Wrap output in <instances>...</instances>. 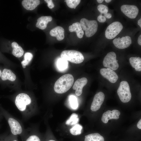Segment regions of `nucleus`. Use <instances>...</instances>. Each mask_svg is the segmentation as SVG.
Wrapping results in <instances>:
<instances>
[{"mask_svg":"<svg viewBox=\"0 0 141 141\" xmlns=\"http://www.w3.org/2000/svg\"><path fill=\"white\" fill-rule=\"evenodd\" d=\"M74 81V78L71 74H67L64 75L55 82L54 86V91L58 94L64 93L70 88Z\"/></svg>","mask_w":141,"mask_h":141,"instance_id":"nucleus-1","label":"nucleus"},{"mask_svg":"<svg viewBox=\"0 0 141 141\" xmlns=\"http://www.w3.org/2000/svg\"><path fill=\"white\" fill-rule=\"evenodd\" d=\"M61 57L71 62L79 64L84 60V57L80 52L73 50H65L61 54Z\"/></svg>","mask_w":141,"mask_h":141,"instance_id":"nucleus-2","label":"nucleus"},{"mask_svg":"<svg viewBox=\"0 0 141 141\" xmlns=\"http://www.w3.org/2000/svg\"><path fill=\"white\" fill-rule=\"evenodd\" d=\"M80 23L83 30L85 31L86 36L88 37L93 36L97 31L98 24L95 20H89L83 18L81 19Z\"/></svg>","mask_w":141,"mask_h":141,"instance_id":"nucleus-3","label":"nucleus"},{"mask_svg":"<svg viewBox=\"0 0 141 141\" xmlns=\"http://www.w3.org/2000/svg\"><path fill=\"white\" fill-rule=\"evenodd\" d=\"M117 92L120 100L122 102H129L131 98V95L129 84L126 81L121 82Z\"/></svg>","mask_w":141,"mask_h":141,"instance_id":"nucleus-4","label":"nucleus"},{"mask_svg":"<svg viewBox=\"0 0 141 141\" xmlns=\"http://www.w3.org/2000/svg\"><path fill=\"white\" fill-rule=\"evenodd\" d=\"M123 27L122 25L120 22H113L107 28L105 32V37L108 39L114 38L120 33Z\"/></svg>","mask_w":141,"mask_h":141,"instance_id":"nucleus-5","label":"nucleus"},{"mask_svg":"<svg viewBox=\"0 0 141 141\" xmlns=\"http://www.w3.org/2000/svg\"><path fill=\"white\" fill-rule=\"evenodd\" d=\"M15 102L18 109L21 111H23L26 110L27 106L31 104V100L27 94L21 93L16 96Z\"/></svg>","mask_w":141,"mask_h":141,"instance_id":"nucleus-6","label":"nucleus"},{"mask_svg":"<svg viewBox=\"0 0 141 141\" xmlns=\"http://www.w3.org/2000/svg\"><path fill=\"white\" fill-rule=\"evenodd\" d=\"M116 57V54L114 52H109L104 58L103 63V66L113 70H117L119 65Z\"/></svg>","mask_w":141,"mask_h":141,"instance_id":"nucleus-7","label":"nucleus"},{"mask_svg":"<svg viewBox=\"0 0 141 141\" xmlns=\"http://www.w3.org/2000/svg\"><path fill=\"white\" fill-rule=\"evenodd\" d=\"M121 9L126 16L131 19L136 18L139 12L138 8L134 5H122L121 7Z\"/></svg>","mask_w":141,"mask_h":141,"instance_id":"nucleus-8","label":"nucleus"},{"mask_svg":"<svg viewBox=\"0 0 141 141\" xmlns=\"http://www.w3.org/2000/svg\"><path fill=\"white\" fill-rule=\"evenodd\" d=\"M113 42L116 47L122 49L129 47L132 43V40L130 37L127 36L115 39Z\"/></svg>","mask_w":141,"mask_h":141,"instance_id":"nucleus-9","label":"nucleus"},{"mask_svg":"<svg viewBox=\"0 0 141 141\" xmlns=\"http://www.w3.org/2000/svg\"><path fill=\"white\" fill-rule=\"evenodd\" d=\"M104 98L105 95L103 92H99L96 94L91 105V110L94 111L98 110L103 103Z\"/></svg>","mask_w":141,"mask_h":141,"instance_id":"nucleus-10","label":"nucleus"},{"mask_svg":"<svg viewBox=\"0 0 141 141\" xmlns=\"http://www.w3.org/2000/svg\"><path fill=\"white\" fill-rule=\"evenodd\" d=\"M101 74L112 83L116 82L118 78L117 74L113 70L109 68H102L100 69Z\"/></svg>","mask_w":141,"mask_h":141,"instance_id":"nucleus-11","label":"nucleus"},{"mask_svg":"<svg viewBox=\"0 0 141 141\" xmlns=\"http://www.w3.org/2000/svg\"><path fill=\"white\" fill-rule=\"evenodd\" d=\"M8 122L12 133L15 135L21 134L22 131V127L19 122L15 119L9 118Z\"/></svg>","mask_w":141,"mask_h":141,"instance_id":"nucleus-12","label":"nucleus"},{"mask_svg":"<svg viewBox=\"0 0 141 141\" xmlns=\"http://www.w3.org/2000/svg\"><path fill=\"white\" fill-rule=\"evenodd\" d=\"M120 114V112L118 110H108L103 114L101 120L103 123H107L109 120L118 119Z\"/></svg>","mask_w":141,"mask_h":141,"instance_id":"nucleus-13","label":"nucleus"},{"mask_svg":"<svg viewBox=\"0 0 141 141\" xmlns=\"http://www.w3.org/2000/svg\"><path fill=\"white\" fill-rule=\"evenodd\" d=\"M87 82V79L83 77L78 79L75 82L73 86V90H75V93L78 96L81 95L82 93L83 87L86 85Z\"/></svg>","mask_w":141,"mask_h":141,"instance_id":"nucleus-14","label":"nucleus"},{"mask_svg":"<svg viewBox=\"0 0 141 141\" xmlns=\"http://www.w3.org/2000/svg\"><path fill=\"white\" fill-rule=\"evenodd\" d=\"M64 30L63 27L57 26L52 29L50 34L52 36L56 37L58 41H61L64 38Z\"/></svg>","mask_w":141,"mask_h":141,"instance_id":"nucleus-15","label":"nucleus"},{"mask_svg":"<svg viewBox=\"0 0 141 141\" xmlns=\"http://www.w3.org/2000/svg\"><path fill=\"white\" fill-rule=\"evenodd\" d=\"M52 17L50 16H42L37 20L36 26L39 29L43 30L46 28L48 23L51 21Z\"/></svg>","mask_w":141,"mask_h":141,"instance_id":"nucleus-16","label":"nucleus"},{"mask_svg":"<svg viewBox=\"0 0 141 141\" xmlns=\"http://www.w3.org/2000/svg\"><path fill=\"white\" fill-rule=\"evenodd\" d=\"M1 77L2 80L4 81L8 80L13 81L16 78V75L12 71L7 68H4L3 70Z\"/></svg>","mask_w":141,"mask_h":141,"instance_id":"nucleus-17","label":"nucleus"},{"mask_svg":"<svg viewBox=\"0 0 141 141\" xmlns=\"http://www.w3.org/2000/svg\"><path fill=\"white\" fill-rule=\"evenodd\" d=\"M69 31L71 32H75L77 36L79 38H82L84 34V32L79 22H77L73 23L69 27Z\"/></svg>","mask_w":141,"mask_h":141,"instance_id":"nucleus-18","label":"nucleus"},{"mask_svg":"<svg viewBox=\"0 0 141 141\" xmlns=\"http://www.w3.org/2000/svg\"><path fill=\"white\" fill-rule=\"evenodd\" d=\"M40 3L39 0H24L22 2L23 7L28 10L34 9Z\"/></svg>","mask_w":141,"mask_h":141,"instance_id":"nucleus-19","label":"nucleus"},{"mask_svg":"<svg viewBox=\"0 0 141 141\" xmlns=\"http://www.w3.org/2000/svg\"><path fill=\"white\" fill-rule=\"evenodd\" d=\"M13 49L12 53L13 55L17 57H20L24 54V51L22 48L16 42H13L11 44Z\"/></svg>","mask_w":141,"mask_h":141,"instance_id":"nucleus-20","label":"nucleus"},{"mask_svg":"<svg viewBox=\"0 0 141 141\" xmlns=\"http://www.w3.org/2000/svg\"><path fill=\"white\" fill-rule=\"evenodd\" d=\"M129 62L132 66L136 71H141V58L139 57H132L129 59Z\"/></svg>","mask_w":141,"mask_h":141,"instance_id":"nucleus-21","label":"nucleus"},{"mask_svg":"<svg viewBox=\"0 0 141 141\" xmlns=\"http://www.w3.org/2000/svg\"><path fill=\"white\" fill-rule=\"evenodd\" d=\"M103 137L98 133H91L85 136L84 141H104Z\"/></svg>","mask_w":141,"mask_h":141,"instance_id":"nucleus-22","label":"nucleus"},{"mask_svg":"<svg viewBox=\"0 0 141 141\" xmlns=\"http://www.w3.org/2000/svg\"><path fill=\"white\" fill-rule=\"evenodd\" d=\"M56 64L58 68L61 70H63L66 69L68 66L67 61L62 58L61 57L57 59Z\"/></svg>","mask_w":141,"mask_h":141,"instance_id":"nucleus-23","label":"nucleus"},{"mask_svg":"<svg viewBox=\"0 0 141 141\" xmlns=\"http://www.w3.org/2000/svg\"><path fill=\"white\" fill-rule=\"evenodd\" d=\"M82 127L79 124H76L71 128L69 130L71 134L76 136L81 134Z\"/></svg>","mask_w":141,"mask_h":141,"instance_id":"nucleus-24","label":"nucleus"},{"mask_svg":"<svg viewBox=\"0 0 141 141\" xmlns=\"http://www.w3.org/2000/svg\"><path fill=\"white\" fill-rule=\"evenodd\" d=\"M24 60L21 62V64L23 68H25L31 61L33 57L32 54L29 52L26 53L24 55Z\"/></svg>","mask_w":141,"mask_h":141,"instance_id":"nucleus-25","label":"nucleus"},{"mask_svg":"<svg viewBox=\"0 0 141 141\" xmlns=\"http://www.w3.org/2000/svg\"><path fill=\"white\" fill-rule=\"evenodd\" d=\"M79 121L77 114L75 113L71 114L70 118L66 121V124L68 125H72L77 123Z\"/></svg>","mask_w":141,"mask_h":141,"instance_id":"nucleus-26","label":"nucleus"},{"mask_svg":"<svg viewBox=\"0 0 141 141\" xmlns=\"http://www.w3.org/2000/svg\"><path fill=\"white\" fill-rule=\"evenodd\" d=\"M69 103L71 108L74 109H77L78 104L77 98L74 95H71L69 98Z\"/></svg>","mask_w":141,"mask_h":141,"instance_id":"nucleus-27","label":"nucleus"},{"mask_svg":"<svg viewBox=\"0 0 141 141\" xmlns=\"http://www.w3.org/2000/svg\"><path fill=\"white\" fill-rule=\"evenodd\" d=\"M64 1L66 2L68 7L71 8L75 9L79 4L81 0H66Z\"/></svg>","mask_w":141,"mask_h":141,"instance_id":"nucleus-28","label":"nucleus"},{"mask_svg":"<svg viewBox=\"0 0 141 141\" xmlns=\"http://www.w3.org/2000/svg\"><path fill=\"white\" fill-rule=\"evenodd\" d=\"M97 9L101 14H104L108 13V7L105 5L103 4L99 5L97 6Z\"/></svg>","mask_w":141,"mask_h":141,"instance_id":"nucleus-29","label":"nucleus"},{"mask_svg":"<svg viewBox=\"0 0 141 141\" xmlns=\"http://www.w3.org/2000/svg\"><path fill=\"white\" fill-rule=\"evenodd\" d=\"M26 141H41L39 138L37 136L33 135L30 136Z\"/></svg>","mask_w":141,"mask_h":141,"instance_id":"nucleus-30","label":"nucleus"},{"mask_svg":"<svg viewBox=\"0 0 141 141\" xmlns=\"http://www.w3.org/2000/svg\"><path fill=\"white\" fill-rule=\"evenodd\" d=\"M97 20L99 22H104L106 20V18L104 16H103L102 14H101L98 16Z\"/></svg>","mask_w":141,"mask_h":141,"instance_id":"nucleus-31","label":"nucleus"},{"mask_svg":"<svg viewBox=\"0 0 141 141\" xmlns=\"http://www.w3.org/2000/svg\"><path fill=\"white\" fill-rule=\"evenodd\" d=\"M45 1L48 4V6L50 9H52L54 7V5L52 0H45Z\"/></svg>","mask_w":141,"mask_h":141,"instance_id":"nucleus-32","label":"nucleus"},{"mask_svg":"<svg viewBox=\"0 0 141 141\" xmlns=\"http://www.w3.org/2000/svg\"><path fill=\"white\" fill-rule=\"evenodd\" d=\"M104 14V16L107 19H110L112 17V15L110 13H107Z\"/></svg>","mask_w":141,"mask_h":141,"instance_id":"nucleus-33","label":"nucleus"},{"mask_svg":"<svg viewBox=\"0 0 141 141\" xmlns=\"http://www.w3.org/2000/svg\"><path fill=\"white\" fill-rule=\"evenodd\" d=\"M137 127L139 129H141V119L139 121L138 123L137 124Z\"/></svg>","mask_w":141,"mask_h":141,"instance_id":"nucleus-34","label":"nucleus"},{"mask_svg":"<svg viewBox=\"0 0 141 141\" xmlns=\"http://www.w3.org/2000/svg\"><path fill=\"white\" fill-rule=\"evenodd\" d=\"M138 43L140 45H141V35H140L138 39Z\"/></svg>","mask_w":141,"mask_h":141,"instance_id":"nucleus-35","label":"nucleus"},{"mask_svg":"<svg viewBox=\"0 0 141 141\" xmlns=\"http://www.w3.org/2000/svg\"><path fill=\"white\" fill-rule=\"evenodd\" d=\"M138 24L140 27H141V18H140L138 21Z\"/></svg>","mask_w":141,"mask_h":141,"instance_id":"nucleus-36","label":"nucleus"},{"mask_svg":"<svg viewBox=\"0 0 141 141\" xmlns=\"http://www.w3.org/2000/svg\"><path fill=\"white\" fill-rule=\"evenodd\" d=\"M104 0H97V2L99 3H102V2H103Z\"/></svg>","mask_w":141,"mask_h":141,"instance_id":"nucleus-37","label":"nucleus"},{"mask_svg":"<svg viewBox=\"0 0 141 141\" xmlns=\"http://www.w3.org/2000/svg\"><path fill=\"white\" fill-rule=\"evenodd\" d=\"M111 0H105V1L107 3H109L111 2Z\"/></svg>","mask_w":141,"mask_h":141,"instance_id":"nucleus-38","label":"nucleus"},{"mask_svg":"<svg viewBox=\"0 0 141 141\" xmlns=\"http://www.w3.org/2000/svg\"><path fill=\"white\" fill-rule=\"evenodd\" d=\"M2 72L1 70L0 69V78L1 77V75H2Z\"/></svg>","mask_w":141,"mask_h":141,"instance_id":"nucleus-39","label":"nucleus"},{"mask_svg":"<svg viewBox=\"0 0 141 141\" xmlns=\"http://www.w3.org/2000/svg\"><path fill=\"white\" fill-rule=\"evenodd\" d=\"M47 141H56V140L54 139H50V140H48Z\"/></svg>","mask_w":141,"mask_h":141,"instance_id":"nucleus-40","label":"nucleus"},{"mask_svg":"<svg viewBox=\"0 0 141 141\" xmlns=\"http://www.w3.org/2000/svg\"><path fill=\"white\" fill-rule=\"evenodd\" d=\"M13 141H17L16 140H13Z\"/></svg>","mask_w":141,"mask_h":141,"instance_id":"nucleus-41","label":"nucleus"}]
</instances>
